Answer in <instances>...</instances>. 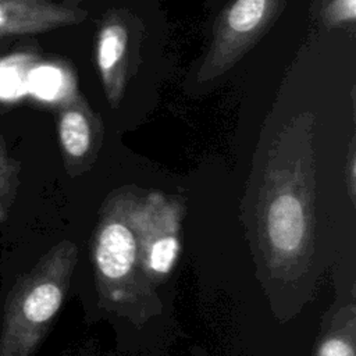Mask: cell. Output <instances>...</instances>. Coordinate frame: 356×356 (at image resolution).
<instances>
[{
    "mask_svg": "<svg viewBox=\"0 0 356 356\" xmlns=\"http://www.w3.org/2000/svg\"><path fill=\"white\" fill-rule=\"evenodd\" d=\"M320 356H355L352 346L338 338L328 339L320 349Z\"/></svg>",
    "mask_w": 356,
    "mask_h": 356,
    "instance_id": "30bf717a",
    "label": "cell"
},
{
    "mask_svg": "<svg viewBox=\"0 0 356 356\" xmlns=\"http://www.w3.org/2000/svg\"><path fill=\"white\" fill-rule=\"evenodd\" d=\"M60 142L71 157H81L89 149L90 131L85 115L76 110H65L58 124Z\"/></svg>",
    "mask_w": 356,
    "mask_h": 356,
    "instance_id": "5b68a950",
    "label": "cell"
},
{
    "mask_svg": "<svg viewBox=\"0 0 356 356\" xmlns=\"http://www.w3.org/2000/svg\"><path fill=\"white\" fill-rule=\"evenodd\" d=\"M96 260L106 277H124L135 261V239L132 232L120 222L108 224L99 236Z\"/></svg>",
    "mask_w": 356,
    "mask_h": 356,
    "instance_id": "3957f363",
    "label": "cell"
},
{
    "mask_svg": "<svg viewBox=\"0 0 356 356\" xmlns=\"http://www.w3.org/2000/svg\"><path fill=\"white\" fill-rule=\"evenodd\" d=\"M266 0H238L228 14V24L236 32L252 31L261 19Z\"/></svg>",
    "mask_w": 356,
    "mask_h": 356,
    "instance_id": "52a82bcc",
    "label": "cell"
},
{
    "mask_svg": "<svg viewBox=\"0 0 356 356\" xmlns=\"http://www.w3.org/2000/svg\"><path fill=\"white\" fill-rule=\"evenodd\" d=\"M49 273L46 267L32 271L10 291L0 327V356H31L39 331L58 312L63 291Z\"/></svg>",
    "mask_w": 356,
    "mask_h": 356,
    "instance_id": "6da1fadb",
    "label": "cell"
},
{
    "mask_svg": "<svg viewBox=\"0 0 356 356\" xmlns=\"http://www.w3.org/2000/svg\"><path fill=\"white\" fill-rule=\"evenodd\" d=\"M4 113V108L3 107H0V114H3Z\"/></svg>",
    "mask_w": 356,
    "mask_h": 356,
    "instance_id": "4fadbf2b",
    "label": "cell"
},
{
    "mask_svg": "<svg viewBox=\"0 0 356 356\" xmlns=\"http://www.w3.org/2000/svg\"><path fill=\"white\" fill-rule=\"evenodd\" d=\"M19 165L18 163L10 157L4 138L0 135V185L3 186H17Z\"/></svg>",
    "mask_w": 356,
    "mask_h": 356,
    "instance_id": "9c48e42d",
    "label": "cell"
},
{
    "mask_svg": "<svg viewBox=\"0 0 356 356\" xmlns=\"http://www.w3.org/2000/svg\"><path fill=\"white\" fill-rule=\"evenodd\" d=\"M65 19V13L47 0H0V36L46 31Z\"/></svg>",
    "mask_w": 356,
    "mask_h": 356,
    "instance_id": "7a4b0ae2",
    "label": "cell"
},
{
    "mask_svg": "<svg viewBox=\"0 0 356 356\" xmlns=\"http://www.w3.org/2000/svg\"><path fill=\"white\" fill-rule=\"evenodd\" d=\"M267 231L277 249L282 252L295 250L305 234L302 203L292 195L278 196L268 209Z\"/></svg>",
    "mask_w": 356,
    "mask_h": 356,
    "instance_id": "277c9868",
    "label": "cell"
},
{
    "mask_svg": "<svg viewBox=\"0 0 356 356\" xmlns=\"http://www.w3.org/2000/svg\"><path fill=\"white\" fill-rule=\"evenodd\" d=\"M125 43L127 33L121 25L113 24L102 31L99 39L97 61L104 72L110 71L121 58L125 50Z\"/></svg>",
    "mask_w": 356,
    "mask_h": 356,
    "instance_id": "8992f818",
    "label": "cell"
},
{
    "mask_svg": "<svg viewBox=\"0 0 356 356\" xmlns=\"http://www.w3.org/2000/svg\"><path fill=\"white\" fill-rule=\"evenodd\" d=\"M178 242L175 238H161L152 246L150 267L157 273H167L175 261Z\"/></svg>",
    "mask_w": 356,
    "mask_h": 356,
    "instance_id": "ba28073f",
    "label": "cell"
},
{
    "mask_svg": "<svg viewBox=\"0 0 356 356\" xmlns=\"http://www.w3.org/2000/svg\"><path fill=\"white\" fill-rule=\"evenodd\" d=\"M15 188L14 186H3L0 185V224L6 221L8 216V210L11 207L14 199Z\"/></svg>",
    "mask_w": 356,
    "mask_h": 356,
    "instance_id": "8fae6325",
    "label": "cell"
},
{
    "mask_svg": "<svg viewBox=\"0 0 356 356\" xmlns=\"http://www.w3.org/2000/svg\"><path fill=\"white\" fill-rule=\"evenodd\" d=\"M334 14L338 18L353 19L356 14V0H337L334 4Z\"/></svg>",
    "mask_w": 356,
    "mask_h": 356,
    "instance_id": "7c38bea8",
    "label": "cell"
}]
</instances>
